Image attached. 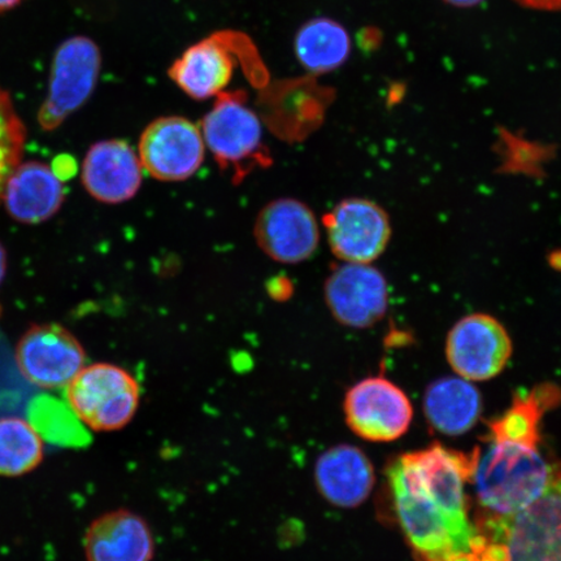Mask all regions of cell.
Returning a JSON list of instances; mask_svg holds the SVG:
<instances>
[{"label":"cell","instance_id":"6da1fadb","mask_svg":"<svg viewBox=\"0 0 561 561\" xmlns=\"http://www.w3.org/2000/svg\"><path fill=\"white\" fill-rule=\"evenodd\" d=\"M477 459L479 447L467 454L436 442L390 462L392 503L416 561H503L474 523L467 493Z\"/></svg>","mask_w":561,"mask_h":561},{"label":"cell","instance_id":"7a4b0ae2","mask_svg":"<svg viewBox=\"0 0 561 561\" xmlns=\"http://www.w3.org/2000/svg\"><path fill=\"white\" fill-rule=\"evenodd\" d=\"M560 401L561 392L552 383L516 396L503 415L490 421L486 446H477L473 518L500 551L512 520L542 495L551 479L556 461L542 451V420Z\"/></svg>","mask_w":561,"mask_h":561},{"label":"cell","instance_id":"3957f363","mask_svg":"<svg viewBox=\"0 0 561 561\" xmlns=\"http://www.w3.org/2000/svg\"><path fill=\"white\" fill-rule=\"evenodd\" d=\"M245 103L248 94L243 90L224 91L201 125L208 150L221 170L233 174L234 184H241L256 168L272 164L261 117Z\"/></svg>","mask_w":561,"mask_h":561},{"label":"cell","instance_id":"277c9868","mask_svg":"<svg viewBox=\"0 0 561 561\" xmlns=\"http://www.w3.org/2000/svg\"><path fill=\"white\" fill-rule=\"evenodd\" d=\"M254 46L243 34L216 33L187 48L173 61L168 76L187 96L195 101H207L226 91L233 79L237 62H243L244 70L254 85L268 79L259 56H245Z\"/></svg>","mask_w":561,"mask_h":561},{"label":"cell","instance_id":"5b68a950","mask_svg":"<svg viewBox=\"0 0 561 561\" xmlns=\"http://www.w3.org/2000/svg\"><path fill=\"white\" fill-rule=\"evenodd\" d=\"M142 390L130 371L110 363L85 366L67 386L70 410L88 430L111 433L135 420Z\"/></svg>","mask_w":561,"mask_h":561},{"label":"cell","instance_id":"8992f818","mask_svg":"<svg viewBox=\"0 0 561 561\" xmlns=\"http://www.w3.org/2000/svg\"><path fill=\"white\" fill-rule=\"evenodd\" d=\"M101 68L100 47L85 35H75L56 48L46 100L38 114L42 129H58L89 101Z\"/></svg>","mask_w":561,"mask_h":561},{"label":"cell","instance_id":"52a82bcc","mask_svg":"<svg viewBox=\"0 0 561 561\" xmlns=\"http://www.w3.org/2000/svg\"><path fill=\"white\" fill-rule=\"evenodd\" d=\"M343 413L355 436L378 444L402 438L413 419L410 398L382 376L364 378L351 386L343 401Z\"/></svg>","mask_w":561,"mask_h":561},{"label":"cell","instance_id":"ba28073f","mask_svg":"<svg viewBox=\"0 0 561 561\" xmlns=\"http://www.w3.org/2000/svg\"><path fill=\"white\" fill-rule=\"evenodd\" d=\"M514 353L507 329L488 313L467 314L450 329L446 340L448 364L471 382L500 376Z\"/></svg>","mask_w":561,"mask_h":561},{"label":"cell","instance_id":"9c48e42d","mask_svg":"<svg viewBox=\"0 0 561 561\" xmlns=\"http://www.w3.org/2000/svg\"><path fill=\"white\" fill-rule=\"evenodd\" d=\"M21 376L37 388H67L85 367L81 342L65 327L33 325L21 336L15 353Z\"/></svg>","mask_w":561,"mask_h":561},{"label":"cell","instance_id":"30bf717a","mask_svg":"<svg viewBox=\"0 0 561 561\" xmlns=\"http://www.w3.org/2000/svg\"><path fill=\"white\" fill-rule=\"evenodd\" d=\"M201 126L181 116L153 121L139 138L138 157L151 178L180 182L193 178L205 160Z\"/></svg>","mask_w":561,"mask_h":561},{"label":"cell","instance_id":"8fae6325","mask_svg":"<svg viewBox=\"0 0 561 561\" xmlns=\"http://www.w3.org/2000/svg\"><path fill=\"white\" fill-rule=\"evenodd\" d=\"M335 257L345 263L371 264L388 249V213L366 198L343 199L322 219Z\"/></svg>","mask_w":561,"mask_h":561},{"label":"cell","instance_id":"7c38bea8","mask_svg":"<svg viewBox=\"0 0 561 561\" xmlns=\"http://www.w3.org/2000/svg\"><path fill=\"white\" fill-rule=\"evenodd\" d=\"M502 547L503 561H561V461L542 495L512 520Z\"/></svg>","mask_w":561,"mask_h":561},{"label":"cell","instance_id":"4fadbf2b","mask_svg":"<svg viewBox=\"0 0 561 561\" xmlns=\"http://www.w3.org/2000/svg\"><path fill=\"white\" fill-rule=\"evenodd\" d=\"M329 311L340 324L368 329L380 322L389 308L388 280L370 264L335 266L324 285Z\"/></svg>","mask_w":561,"mask_h":561},{"label":"cell","instance_id":"5bb4252c","mask_svg":"<svg viewBox=\"0 0 561 561\" xmlns=\"http://www.w3.org/2000/svg\"><path fill=\"white\" fill-rule=\"evenodd\" d=\"M254 236L272 261L298 264L319 248L320 230L311 208L293 198L272 201L257 215Z\"/></svg>","mask_w":561,"mask_h":561},{"label":"cell","instance_id":"9a60e30c","mask_svg":"<svg viewBox=\"0 0 561 561\" xmlns=\"http://www.w3.org/2000/svg\"><path fill=\"white\" fill-rule=\"evenodd\" d=\"M313 482L322 500L341 510H354L375 489L374 465L359 447L342 444L327 448L313 467Z\"/></svg>","mask_w":561,"mask_h":561},{"label":"cell","instance_id":"2e32d148","mask_svg":"<svg viewBox=\"0 0 561 561\" xmlns=\"http://www.w3.org/2000/svg\"><path fill=\"white\" fill-rule=\"evenodd\" d=\"M144 167L138 153L122 139L102 140L90 147L82 164V184L94 199L121 205L135 198L142 185Z\"/></svg>","mask_w":561,"mask_h":561},{"label":"cell","instance_id":"e0dca14e","mask_svg":"<svg viewBox=\"0 0 561 561\" xmlns=\"http://www.w3.org/2000/svg\"><path fill=\"white\" fill-rule=\"evenodd\" d=\"M87 561H152L157 541L145 517L121 508L96 517L83 537Z\"/></svg>","mask_w":561,"mask_h":561},{"label":"cell","instance_id":"ac0fdd59","mask_svg":"<svg viewBox=\"0 0 561 561\" xmlns=\"http://www.w3.org/2000/svg\"><path fill=\"white\" fill-rule=\"evenodd\" d=\"M2 199L12 219L41 224L58 213L66 199L65 186L51 168L30 161L19 164L7 180Z\"/></svg>","mask_w":561,"mask_h":561},{"label":"cell","instance_id":"d6986e66","mask_svg":"<svg viewBox=\"0 0 561 561\" xmlns=\"http://www.w3.org/2000/svg\"><path fill=\"white\" fill-rule=\"evenodd\" d=\"M425 417L448 437L462 436L479 423L482 397L471 381L444 377L427 386L424 397Z\"/></svg>","mask_w":561,"mask_h":561},{"label":"cell","instance_id":"ffe728a7","mask_svg":"<svg viewBox=\"0 0 561 561\" xmlns=\"http://www.w3.org/2000/svg\"><path fill=\"white\" fill-rule=\"evenodd\" d=\"M294 53L307 73H331L348 60L351 37L339 21L312 19L299 27L294 38Z\"/></svg>","mask_w":561,"mask_h":561},{"label":"cell","instance_id":"44dd1931","mask_svg":"<svg viewBox=\"0 0 561 561\" xmlns=\"http://www.w3.org/2000/svg\"><path fill=\"white\" fill-rule=\"evenodd\" d=\"M44 455V440L30 421L15 416L0 419V476L31 473Z\"/></svg>","mask_w":561,"mask_h":561},{"label":"cell","instance_id":"7402d4cb","mask_svg":"<svg viewBox=\"0 0 561 561\" xmlns=\"http://www.w3.org/2000/svg\"><path fill=\"white\" fill-rule=\"evenodd\" d=\"M27 416L42 438L59 446L82 445L88 433L69 404L59 399L41 396L27 407Z\"/></svg>","mask_w":561,"mask_h":561},{"label":"cell","instance_id":"603a6c76","mask_svg":"<svg viewBox=\"0 0 561 561\" xmlns=\"http://www.w3.org/2000/svg\"><path fill=\"white\" fill-rule=\"evenodd\" d=\"M25 126L5 90L0 88V198L7 180L20 164L25 145Z\"/></svg>","mask_w":561,"mask_h":561},{"label":"cell","instance_id":"cb8c5ba5","mask_svg":"<svg viewBox=\"0 0 561 561\" xmlns=\"http://www.w3.org/2000/svg\"><path fill=\"white\" fill-rule=\"evenodd\" d=\"M382 33L375 27H367L359 34V45L364 51H374L381 45Z\"/></svg>","mask_w":561,"mask_h":561},{"label":"cell","instance_id":"d4e9b609","mask_svg":"<svg viewBox=\"0 0 561 561\" xmlns=\"http://www.w3.org/2000/svg\"><path fill=\"white\" fill-rule=\"evenodd\" d=\"M53 172L56 174V178L59 180H68L72 178L76 163L75 160L67 156H60L58 159L54 161V167L51 168Z\"/></svg>","mask_w":561,"mask_h":561},{"label":"cell","instance_id":"484cf974","mask_svg":"<svg viewBox=\"0 0 561 561\" xmlns=\"http://www.w3.org/2000/svg\"><path fill=\"white\" fill-rule=\"evenodd\" d=\"M525 9L538 11H561V0H515Z\"/></svg>","mask_w":561,"mask_h":561},{"label":"cell","instance_id":"4316f807","mask_svg":"<svg viewBox=\"0 0 561 561\" xmlns=\"http://www.w3.org/2000/svg\"><path fill=\"white\" fill-rule=\"evenodd\" d=\"M272 283L277 285V289H268L270 296L272 298L283 300V299H287L291 296L293 287H286V289H284V286L290 284L289 279L278 277V278L272 279Z\"/></svg>","mask_w":561,"mask_h":561},{"label":"cell","instance_id":"83f0119b","mask_svg":"<svg viewBox=\"0 0 561 561\" xmlns=\"http://www.w3.org/2000/svg\"><path fill=\"white\" fill-rule=\"evenodd\" d=\"M446 3L459 7V9H469L483 2V0H445Z\"/></svg>","mask_w":561,"mask_h":561},{"label":"cell","instance_id":"f1b7e54d","mask_svg":"<svg viewBox=\"0 0 561 561\" xmlns=\"http://www.w3.org/2000/svg\"><path fill=\"white\" fill-rule=\"evenodd\" d=\"M23 0H0V12L11 11L16 9Z\"/></svg>","mask_w":561,"mask_h":561},{"label":"cell","instance_id":"f546056e","mask_svg":"<svg viewBox=\"0 0 561 561\" xmlns=\"http://www.w3.org/2000/svg\"><path fill=\"white\" fill-rule=\"evenodd\" d=\"M5 271H7V255H5L3 245L0 244V284H2V280L5 276Z\"/></svg>","mask_w":561,"mask_h":561}]
</instances>
